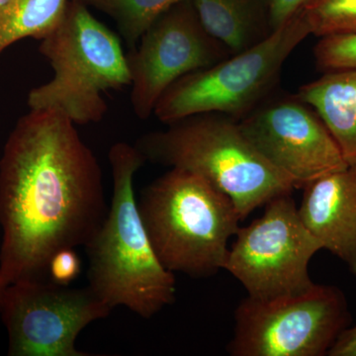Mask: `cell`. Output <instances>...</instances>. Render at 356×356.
<instances>
[{
	"instance_id": "cell-1",
	"label": "cell",
	"mask_w": 356,
	"mask_h": 356,
	"mask_svg": "<svg viewBox=\"0 0 356 356\" xmlns=\"http://www.w3.org/2000/svg\"><path fill=\"white\" fill-rule=\"evenodd\" d=\"M76 124L30 110L0 159V278L46 277L58 250L86 245L108 213L102 168Z\"/></svg>"
},
{
	"instance_id": "cell-2",
	"label": "cell",
	"mask_w": 356,
	"mask_h": 356,
	"mask_svg": "<svg viewBox=\"0 0 356 356\" xmlns=\"http://www.w3.org/2000/svg\"><path fill=\"white\" fill-rule=\"evenodd\" d=\"M108 159L113 196L102 226L84 245L88 286L112 310L123 306L151 318L175 303L177 282L154 254L134 191L136 172L147 161L124 142L111 147Z\"/></svg>"
},
{
	"instance_id": "cell-3",
	"label": "cell",
	"mask_w": 356,
	"mask_h": 356,
	"mask_svg": "<svg viewBox=\"0 0 356 356\" xmlns=\"http://www.w3.org/2000/svg\"><path fill=\"white\" fill-rule=\"evenodd\" d=\"M135 146L147 161L187 170L216 187L233 201L242 221L296 189L291 178L255 149L238 121L227 115H192L142 136Z\"/></svg>"
},
{
	"instance_id": "cell-4",
	"label": "cell",
	"mask_w": 356,
	"mask_h": 356,
	"mask_svg": "<svg viewBox=\"0 0 356 356\" xmlns=\"http://www.w3.org/2000/svg\"><path fill=\"white\" fill-rule=\"evenodd\" d=\"M138 208L159 261L193 278L224 269L240 228L233 201L202 177L170 168L140 192Z\"/></svg>"
},
{
	"instance_id": "cell-5",
	"label": "cell",
	"mask_w": 356,
	"mask_h": 356,
	"mask_svg": "<svg viewBox=\"0 0 356 356\" xmlns=\"http://www.w3.org/2000/svg\"><path fill=\"white\" fill-rule=\"evenodd\" d=\"M41 41L54 76L30 91V110L57 112L76 125L102 121L108 110L103 93L131 84L119 37L81 0H70L64 19Z\"/></svg>"
},
{
	"instance_id": "cell-6",
	"label": "cell",
	"mask_w": 356,
	"mask_h": 356,
	"mask_svg": "<svg viewBox=\"0 0 356 356\" xmlns=\"http://www.w3.org/2000/svg\"><path fill=\"white\" fill-rule=\"evenodd\" d=\"M310 35L300 13L247 50L178 79L159 100L154 116L166 125L203 113L241 120L261 105L288 57Z\"/></svg>"
},
{
	"instance_id": "cell-7",
	"label": "cell",
	"mask_w": 356,
	"mask_h": 356,
	"mask_svg": "<svg viewBox=\"0 0 356 356\" xmlns=\"http://www.w3.org/2000/svg\"><path fill=\"white\" fill-rule=\"evenodd\" d=\"M353 317L344 293L315 284L286 298L245 297L235 311L232 356H327Z\"/></svg>"
},
{
	"instance_id": "cell-8",
	"label": "cell",
	"mask_w": 356,
	"mask_h": 356,
	"mask_svg": "<svg viewBox=\"0 0 356 356\" xmlns=\"http://www.w3.org/2000/svg\"><path fill=\"white\" fill-rule=\"evenodd\" d=\"M264 207L261 217L238 228L224 270L240 281L248 297L261 301L308 291L316 284L309 266L322 245L302 222L291 194Z\"/></svg>"
},
{
	"instance_id": "cell-9",
	"label": "cell",
	"mask_w": 356,
	"mask_h": 356,
	"mask_svg": "<svg viewBox=\"0 0 356 356\" xmlns=\"http://www.w3.org/2000/svg\"><path fill=\"white\" fill-rule=\"evenodd\" d=\"M111 312L88 285L70 288L46 277L16 281L0 296L10 356H88L76 348L77 337Z\"/></svg>"
},
{
	"instance_id": "cell-10",
	"label": "cell",
	"mask_w": 356,
	"mask_h": 356,
	"mask_svg": "<svg viewBox=\"0 0 356 356\" xmlns=\"http://www.w3.org/2000/svg\"><path fill=\"white\" fill-rule=\"evenodd\" d=\"M231 56L201 25L191 0L163 14L127 55L134 114L146 120L175 81Z\"/></svg>"
},
{
	"instance_id": "cell-11",
	"label": "cell",
	"mask_w": 356,
	"mask_h": 356,
	"mask_svg": "<svg viewBox=\"0 0 356 356\" xmlns=\"http://www.w3.org/2000/svg\"><path fill=\"white\" fill-rule=\"evenodd\" d=\"M238 124L255 149L296 188L348 166L317 112L298 97L259 105Z\"/></svg>"
},
{
	"instance_id": "cell-12",
	"label": "cell",
	"mask_w": 356,
	"mask_h": 356,
	"mask_svg": "<svg viewBox=\"0 0 356 356\" xmlns=\"http://www.w3.org/2000/svg\"><path fill=\"white\" fill-rule=\"evenodd\" d=\"M299 216L323 250L356 276V168L348 166L303 187Z\"/></svg>"
},
{
	"instance_id": "cell-13",
	"label": "cell",
	"mask_w": 356,
	"mask_h": 356,
	"mask_svg": "<svg viewBox=\"0 0 356 356\" xmlns=\"http://www.w3.org/2000/svg\"><path fill=\"white\" fill-rule=\"evenodd\" d=\"M297 97L317 112L346 163L356 168V70L325 72L302 86Z\"/></svg>"
},
{
	"instance_id": "cell-14",
	"label": "cell",
	"mask_w": 356,
	"mask_h": 356,
	"mask_svg": "<svg viewBox=\"0 0 356 356\" xmlns=\"http://www.w3.org/2000/svg\"><path fill=\"white\" fill-rule=\"evenodd\" d=\"M206 32L231 55L259 43L270 33L254 0H191Z\"/></svg>"
},
{
	"instance_id": "cell-15",
	"label": "cell",
	"mask_w": 356,
	"mask_h": 356,
	"mask_svg": "<svg viewBox=\"0 0 356 356\" xmlns=\"http://www.w3.org/2000/svg\"><path fill=\"white\" fill-rule=\"evenodd\" d=\"M70 0H9L0 9V56L25 38L43 40L64 19Z\"/></svg>"
},
{
	"instance_id": "cell-16",
	"label": "cell",
	"mask_w": 356,
	"mask_h": 356,
	"mask_svg": "<svg viewBox=\"0 0 356 356\" xmlns=\"http://www.w3.org/2000/svg\"><path fill=\"white\" fill-rule=\"evenodd\" d=\"M116 23L122 38L135 48L144 33L172 7L185 0H81Z\"/></svg>"
},
{
	"instance_id": "cell-17",
	"label": "cell",
	"mask_w": 356,
	"mask_h": 356,
	"mask_svg": "<svg viewBox=\"0 0 356 356\" xmlns=\"http://www.w3.org/2000/svg\"><path fill=\"white\" fill-rule=\"evenodd\" d=\"M302 14L320 39L356 34V0H315Z\"/></svg>"
},
{
	"instance_id": "cell-18",
	"label": "cell",
	"mask_w": 356,
	"mask_h": 356,
	"mask_svg": "<svg viewBox=\"0 0 356 356\" xmlns=\"http://www.w3.org/2000/svg\"><path fill=\"white\" fill-rule=\"evenodd\" d=\"M314 54L316 64L324 72L356 70V34L321 38Z\"/></svg>"
},
{
	"instance_id": "cell-19",
	"label": "cell",
	"mask_w": 356,
	"mask_h": 356,
	"mask_svg": "<svg viewBox=\"0 0 356 356\" xmlns=\"http://www.w3.org/2000/svg\"><path fill=\"white\" fill-rule=\"evenodd\" d=\"M81 270V261L74 248L58 250L49 262L48 273L53 282L60 285H69Z\"/></svg>"
},
{
	"instance_id": "cell-20",
	"label": "cell",
	"mask_w": 356,
	"mask_h": 356,
	"mask_svg": "<svg viewBox=\"0 0 356 356\" xmlns=\"http://www.w3.org/2000/svg\"><path fill=\"white\" fill-rule=\"evenodd\" d=\"M315 0H267V14L270 31L284 25L310 6Z\"/></svg>"
},
{
	"instance_id": "cell-21",
	"label": "cell",
	"mask_w": 356,
	"mask_h": 356,
	"mask_svg": "<svg viewBox=\"0 0 356 356\" xmlns=\"http://www.w3.org/2000/svg\"><path fill=\"white\" fill-rule=\"evenodd\" d=\"M327 356H356V325L343 332Z\"/></svg>"
},
{
	"instance_id": "cell-22",
	"label": "cell",
	"mask_w": 356,
	"mask_h": 356,
	"mask_svg": "<svg viewBox=\"0 0 356 356\" xmlns=\"http://www.w3.org/2000/svg\"><path fill=\"white\" fill-rule=\"evenodd\" d=\"M7 285L6 283L2 281L1 278H0V296H1L2 292H3L4 288H6Z\"/></svg>"
},
{
	"instance_id": "cell-23",
	"label": "cell",
	"mask_w": 356,
	"mask_h": 356,
	"mask_svg": "<svg viewBox=\"0 0 356 356\" xmlns=\"http://www.w3.org/2000/svg\"><path fill=\"white\" fill-rule=\"evenodd\" d=\"M8 1H9V0H0V9H1L2 7L6 6L7 2H8Z\"/></svg>"
}]
</instances>
